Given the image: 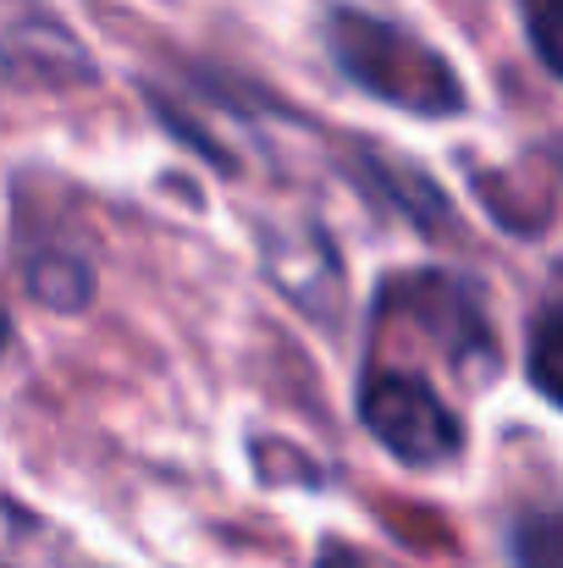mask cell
I'll use <instances>...</instances> for the list:
<instances>
[{"label": "cell", "mask_w": 563, "mask_h": 568, "mask_svg": "<svg viewBox=\"0 0 563 568\" xmlns=\"http://www.w3.org/2000/svg\"><path fill=\"white\" fill-rule=\"evenodd\" d=\"M525 376L531 386L563 408V304H553L536 326H531V343H525Z\"/></svg>", "instance_id": "obj_5"}, {"label": "cell", "mask_w": 563, "mask_h": 568, "mask_svg": "<svg viewBox=\"0 0 563 568\" xmlns=\"http://www.w3.org/2000/svg\"><path fill=\"white\" fill-rule=\"evenodd\" d=\"M260 254H265V276L310 315H332V298L343 293V265L326 243V232L315 221H293V226H265L260 232Z\"/></svg>", "instance_id": "obj_3"}, {"label": "cell", "mask_w": 563, "mask_h": 568, "mask_svg": "<svg viewBox=\"0 0 563 568\" xmlns=\"http://www.w3.org/2000/svg\"><path fill=\"white\" fill-rule=\"evenodd\" d=\"M525 33L542 67L563 83V0H525Z\"/></svg>", "instance_id": "obj_7"}, {"label": "cell", "mask_w": 563, "mask_h": 568, "mask_svg": "<svg viewBox=\"0 0 563 568\" xmlns=\"http://www.w3.org/2000/svg\"><path fill=\"white\" fill-rule=\"evenodd\" d=\"M514 568H563V514H536L514 530Z\"/></svg>", "instance_id": "obj_6"}, {"label": "cell", "mask_w": 563, "mask_h": 568, "mask_svg": "<svg viewBox=\"0 0 563 568\" xmlns=\"http://www.w3.org/2000/svg\"><path fill=\"white\" fill-rule=\"evenodd\" d=\"M6 343H11V315L0 310V354H6Z\"/></svg>", "instance_id": "obj_9"}, {"label": "cell", "mask_w": 563, "mask_h": 568, "mask_svg": "<svg viewBox=\"0 0 563 568\" xmlns=\"http://www.w3.org/2000/svg\"><path fill=\"white\" fill-rule=\"evenodd\" d=\"M315 568H365L354 552H343V547H321V564Z\"/></svg>", "instance_id": "obj_8"}, {"label": "cell", "mask_w": 563, "mask_h": 568, "mask_svg": "<svg viewBox=\"0 0 563 568\" xmlns=\"http://www.w3.org/2000/svg\"><path fill=\"white\" fill-rule=\"evenodd\" d=\"M326 55L354 89H365L392 111H409V116L464 111V83L448 67V55L431 50L420 33L371 17L360 6H338L326 17Z\"/></svg>", "instance_id": "obj_1"}, {"label": "cell", "mask_w": 563, "mask_h": 568, "mask_svg": "<svg viewBox=\"0 0 563 568\" xmlns=\"http://www.w3.org/2000/svg\"><path fill=\"white\" fill-rule=\"evenodd\" d=\"M22 282L44 310H61V315H78L94 298V265L78 248H33L22 265Z\"/></svg>", "instance_id": "obj_4"}, {"label": "cell", "mask_w": 563, "mask_h": 568, "mask_svg": "<svg viewBox=\"0 0 563 568\" xmlns=\"http://www.w3.org/2000/svg\"><path fill=\"white\" fill-rule=\"evenodd\" d=\"M360 419L409 469H448L464 453V419L414 371H371L360 381Z\"/></svg>", "instance_id": "obj_2"}]
</instances>
